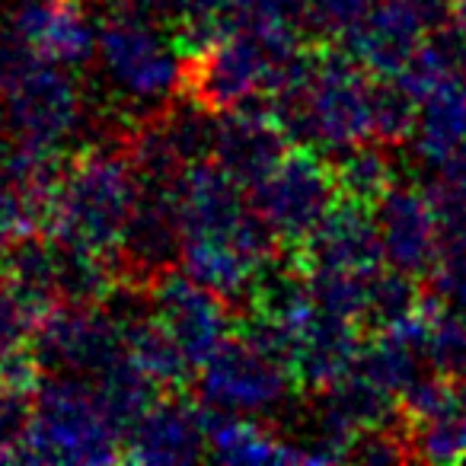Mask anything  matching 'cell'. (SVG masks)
Instances as JSON below:
<instances>
[{"label":"cell","mask_w":466,"mask_h":466,"mask_svg":"<svg viewBox=\"0 0 466 466\" xmlns=\"http://www.w3.org/2000/svg\"><path fill=\"white\" fill-rule=\"evenodd\" d=\"M42 218H46V208L16 179L10 150L0 147V253L20 237H26L29 230H35Z\"/></svg>","instance_id":"22"},{"label":"cell","mask_w":466,"mask_h":466,"mask_svg":"<svg viewBox=\"0 0 466 466\" xmlns=\"http://www.w3.org/2000/svg\"><path fill=\"white\" fill-rule=\"evenodd\" d=\"M144 0H103L96 58L109 86L135 106H167L182 93L186 52L160 33Z\"/></svg>","instance_id":"4"},{"label":"cell","mask_w":466,"mask_h":466,"mask_svg":"<svg viewBox=\"0 0 466 466\" xmlns=\"http://www.w3.org/2000/svg\"><path fill=\"white\" fill-rule=\"evenodd\" d=\"M406 434L412 460H428V463L466 460V400L428 421L406 425Z\"/></svg>","instance_id":"21"},{"label":"cell","mask_w":466,"mask_h":466,"mask_svg":"<svg viewBox=\"0 0 466 466\" xmlns=\"http://www.w3.org/2000/svg\"><path fill=\"white\" fill-rule=\"evenodd\" d=\"M249 201L275 230L288 253L300 249L339 201L332 160L304 144H294L285 160L249 188Z\"/></svg>","instance_id":"8"},{"label":"cell","mask_w":466,"mask_h":466,"mask_svg":"<svg viewBox=\"0 0 466 466\" xmlns=\"http://www.w3.org/2000/svg\"><path fill=\"white\" fill-rule=\"evenodd\" d=\"M0 103L16 144L48 154H65L86 122V93L71 67H61L35 55L4 90Z\"/></svg>","instance_id":"6"},{"label":"cell","mask_w":466,"mask_h":466,"mask_svg":"<svg viewBox=\"0 0 466 466\" xmlns=\"http://www.w3.org/2000/svg\"><path fill=\"white\" fill-rule=\"evenodd\" d=\"M137 192L141 179L118 131L65 160L42 227L55 240L116 259Z\"/></svg>","instance_id":"3"},{"label":"cell","mask_w":466,"mask_h":466,"mask_svg":"<svg viewBox=\"0 0 466 466\" xmlns=\"http://www.w3.org/2000/svg\"><path fill=\"white\" fill-rule=\"evenodd\" d=\"M380 253L390 268L412 279L431 275L444 247V227L428 188L396 182L374 205Z\"/></svg>","instance_id":"12"},{"label":"cell","mask_w":466,"mask_h":466,"mask_svg":"<svg viewBox=\"0 0 466 466\" xmlns=\"http://www.w3.org/2000/svg\"><path fill=\"white\" fill-rule=\"evenodd\" d=\"M125 460V431L109 419L86 377L46 374L35 393L23 463H116Z\"/></svg>","instance_id":"5"},{"label":"cell","mask_w":466,"mask_h":466,"mask_svg":"<svg viewBox=\"0 0 466 466\" xmlns=\"http://www.w3.org/2000/svg\"><path fill=\"white\" fill-rule=\"evenodd\" d=\"M377 0H298V20L307 35L329 46L336 39H349V33L374 10Z\"/></svg>","instance_id":"23"},{"label":"cell","mask_w":466,"mask_h":466,"mask_svg":"<svg viewBox=\"0 0 466 466\" xmlns=\"http://www.w3.org/2000/svg\"><path fill=\"white\" fill-rule=\"evenodd\" d=\"M39 310L16 291V285L0 272V358L16 349H26L39 326Z\"/></svg>","instance_id":"24"},{"label":"cell","mask_w":466,"mask_h":466,"mask_svg":"<svg viewBox=\"0 0 466 466\" xmlns=\"http://www.w3.org/2000/svg\"><path fill=\"white\" fill-rule=\"evenodd\" d=\"M339 195L374 208L396 186V163L390 157V144L368 141L332 157Z\"/></svg>","instance_id":"20"},{"label":"cell","mask_w":466,"mask_h":466,"mask_svg":"<svg viewBox=\"0 0 466 466\" xmlns=\"http://www.w3.org/2000/svg\"><path fill=\"white\" fill-rule=\"evenodd\" d=\"M364 349V326L339 317L317 304L291 342V370L298 387L323 393L345 374H351Z\"/></svg>","instance_id":"16"},{"label":"cell","mask_w":466,"mask_h":466,"mask_svg":"<svg viewBox=\"0 0 466 466\" xmlns=\"http://www.w3.org/2000/svg\"><path fill=\"white\" fill-rule=\"evenodd\" d=\"M291 387H298L291 364L247 329L233 332L198 368V400L218 412L262 419L285 406Z\"/></svg>","instance_id":"7"},{"label":"cell","mask_w":466,"mask_h":466,"mask_svg":"<svg viewBox=\"0 0 466 466\" xmlns=\"http://www.w3.org/2000/svg\"><path fill=\"white\" fill-rule=\"evenodd\" d=\"M406 4L419 14L428 33H438L460 20V0H406Z\"/></svg>","instance_id":"26"},{"label":"cell","mask_w":466,"mask_h":466,"mask_svg":"<svg viewBox=\"0 0 466 466\" xmlns=\"http://www.w3.org/2000/svg\"><path fill=\"white\" fill-rule=\"evenodd\" d=\"M291 259L304 272H349V275H374L380 272V237H377L374 208L361 201L342 198L332 205L323 224L307 237Z\"/></svg>","instance_id":"14"},{"label":"cell","mask_w":466,"mask_h":466,"mask_svg":"<svg viewBox=\"0 0 466 466\" xmlns=\"http://www.w3.org/2000/svg\"><path fill=\"white\" fill-rule=\"evenodd\" d=\"M208 457V409L167 390L125 434V460L131 463H192Z\"/></svg>","instance_id":"13"},{"label":"cell","mask_w":466,"mask_h":466,"mask_svg":"<svg viewBox=\"0 0 466 466\" xmlns=\"http://www.w3.org/2000/svg\"><path fill=\"white\" fill-rule=\"evenodd\" d=\"M460 23H466V0H460Z\"/></svg>","instance_id":"28"},{"label":"cell","mask_w":466,"mask_h":466,"mask_svg":"<svg viewBox=\"0 0 466 466\" xmlns=\"http://www.w3.org/2000/svg\"><path fill=\"white\" fill-rule=\"evenodd\" d=\"M428 279L434 285V298L466 313V230L447 233Z\"/></svg>","instance_id":"25"},{"label":"cell","mask_w":466,"mask_h":466,"mask_svg":"<svg viewBox=\"0 0 466 466\" xmlns=\"http://www.w3.org/2000/svg\"><path fill=\"white\" fill-rule=\"evenodd\" d=\"M4 26L46 61L71 71L96 55L99 16L93 0H10Z\"/></svg>","instance_id":"11"},{"label":"cell","mask_w":466,"mask_h":466,"mask_svg":"<svg viewBox=\"0 0 466 466\" xmlns=\"http://www.w3.org/2000/svg\"><path fill=\"white\" fill-rule=\"evenodd\" d=\"M291 147L294 141L281 128L275 112L253 103L218 116L211 160L249 192L285 160Z\"/></svg>","instance_id":"15"},{"label":"cell","mask_w":466,"mask_h":466,"mask_svg":"<svg viewBox=\"0 0 466 466\" xmlns=\"http://www.w3.org/2000/svg\"><path fill=\"white\" fill-rule=\"evenodd\" d=\"M4 128H7V112H4V103H0V135H4Z\"/></svg>","instance_id":"27"},{"label":"cell","mask_w":466,"mask_h":466,"mask_svg":"<svg viewBox=\"0 0 466 466\" xmlns=\"http://www.w3.org/2000/svg\"><path fill=\"white\" fill-rule=\"evenodd\" d=\"M374 74L351 52L332 46L310 48L304 71L272 96V112L294 144L336 157L377 141Z\"/></svg>","instance_id":"2"},{"label":"cell","mask_w":466,"mask_h":466,"mask_svg":"<svg viewBox=\"0 0 466 466\" xmlns=\"http://www.w3.org/2000/svg\"><path fill=\"white\" fill-rule=\"evenodd\" d=\"M412 147L438 173L466 147V80L447 77L421 99Z\"/></svg>","instance_id":"19"},{"label":"cell","mask_w":466,"mask_h":466,"mask_svg":"<svg viewBox=\"0 0 466 466\" xmlns=\"http://www.w3.org/2000/svg\"><path fill=\"white\" fill-rule=\"evenodd\" d=\"M208 409V406H205ZM208 457L220 463H307L300 441L285 438L256 415L208 409Z\"/></svg>","instance_id":"18"},{"label":"cell","mask_w":466,"mask_h":466,"mask_svg":"<svg viewBox=\"0 0 466 466\" xmlns=\"http://www.w3.org/2000/svg\"><path fill=\"white\" fill-rule=\"evenodd\" d=\"M33 351L46 374L96 380L125 358L122 319L106 304H58L35 326Z\"/></svg>","instance_id":"9"},{"label":"cell","mask_w":466,"mask_h":466,"mask_svg":"<svg viewBox=\"0 0 466 466\" xmlns=\"http://www.w3.org/2000/svg\"><path fill=\"white\" fill-rule=\"evenodd\" d=\"M425 23L406 0H377L349 33V52L374 77H396L425 46Z\"/></svg>","instance_id":"17"},{"label":"cell","mask_w":466,"mask_h":466,"mask_svg":"<svg viewBox=\"0 0 466 466\" xmlns=\"http://www.w3.org/2000/svg\"><path fill=\"white\" fill-rule=\"evenodd\" d=\"M147 307L157 323L169 332V339L179 345L195 374L237 332L230 300L188 275L167 272L160 281H154L147 288Z\"/></svg>","instance_id":"10"},{"label":"cell","mask_w":466,"mask_h":466,"mask_svg":"<svg viewBox=\"0 0 466 466\" xmlns=\"http://www.w3.org/2000/svg\"><path fill=\"white\" fill-rule=\"evenodd\" d=\"M304 35L300 20L266 23L218 35L186 52L182 96L214 116L253 106L266 96L272 99L304 71L310 58Z\"/></svg>","instance_id":"1"}]
</instances>
